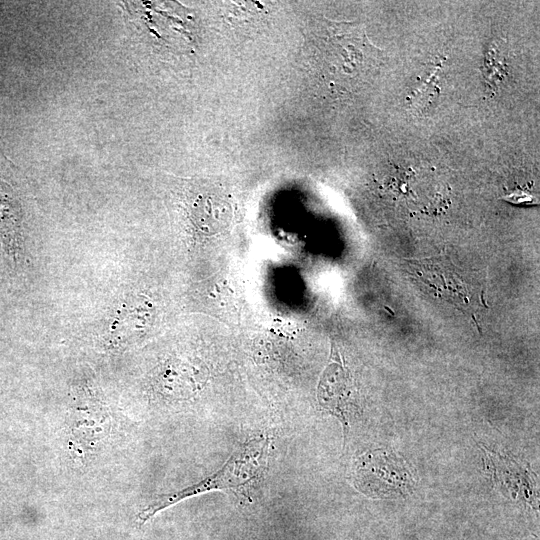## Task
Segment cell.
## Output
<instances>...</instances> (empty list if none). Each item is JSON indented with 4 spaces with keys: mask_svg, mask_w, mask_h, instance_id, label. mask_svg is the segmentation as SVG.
<instances>
[{
    "mask_svg": "<svg viewBox=\"0 0 540 540\" xmlns=\"http://www.w3.org/2000/svg\"><path fill=\"white\" fill-rule=\"evenodd\" d=\"M264 450L265 446L262 438L248 441L240 450H237L232 457L229 458L223 468L215 474H212L204 480L181 491L156 497L137 514V522L142 525L159 511L188 497L210 490L231 489L245 486L250 481L256 479L261 473Z\"/></svg>",
    "mask_w": 540,
    "mask_h": 540,
    "instance_id": "1",
    "label": "cell"
},
{
    "mask_svg": "<svg viewBox=\"0 0 540 540\" xmlns=\"http://www.w3.org/2000/svg\"><path fill=\"white\" fill-rule=\"evenodd\" d=\"M149 309L140 298L125 301L115 314L110 326V335L117 342H126L129 332H138L149 322Z\"/></svg>",
    "mask_w": 540,
    "mask_h": 540,
    "instance_id": "5",
    "label": "cell"
},
{
    "mask_svg": "<svg viewBox=\"0 0 540 540\" xmlns=\"http://www.w3.org/2000/svg\"><path fill=\"white\" fill-rule=\"evenodd\" d=\"M504 198L513 203L532 202V196L529 193H525L523 191L512 192L510 195H507Z\"/></svg>",
    "mask_w": 540,
    "mask_h": 540,
    "instance_id": "6",
    "label": "cell"
},
{
    "mask_svg": "<svg viewBox=\"0 0 540 540\" xmlns=\"http://www.w3.org/2000/svg\"><path fill=\"white\" fill-rule=\"evenodd\" d=\"M317 396L319 404L342 422L346 433L349 419L357 412L358 405L352 401L350 378L339 364H330L325 369L318 385Z\"/></svg>",
    "mask_w": 540,
    "mask_h": 540,
    "instance_id": "4",
    "label": "cell"
},
{
    "mask_svg": "<svg viewBox=\"0 0 540 540\" xmlns=\"http://www.w3.org/2000/svg\"><path fill=\"white\" fill-rule=\"evenodd\" d=\"M412 479L401 458L379 449L359 458L354 483L367 496L391 497L409 493Z\"/></svg>",
    "mask_w": 540,
    "mask_h": 540,
    "instance_id": "2",
    "label": "cell"
},
{
    "mask_svg": "<svg viewBox=\"0 0 540 540\" xmlns=\"http://www.w3.org/2000/svg\"><path fill=\"white\" fill-rule=\"evenodd\" d=\"M3 156L0 147V244L6 256L17 264L24 255L22 207L16 189L1 173Z\"/></svg>",
    "mask_w": 540,
    "mask_h": 540,
    "instance_id": "3",
    "label": "cell"
}]
</instances>
